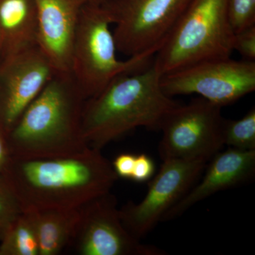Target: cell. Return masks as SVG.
Here are the masks:
<instances>
[{"label":"cell","instance_id":"1","mask_svg":"<svg viewBox=\"0 0 255 255\" xmlns=\"http://www.w3.org/2000/svg\"><path fill=\"white\" fill-rule=\"evenodd\" d=\"M3 175L24 211L80 209L110 192L118 176L102 150L50 159L10 158Z\"/></svg>","mask_w":255,"mask_h":255},{"label":"cell","instance_id":"2","mask_svg":"<svg viewBox=\"0 0 255 255\" xmlns=\"http://www.w3.org/2000/svg\"><path fill=\"white\" fill-rule=\"evenodd\" d=\"M85 100L71 74H55L6 134L11 157L58 158L90 148L82 135Z\"/></svg>","mask_w":255,"mask_h":255},{"label":"cell","instance_id":"3","mask_svg":"<svg viewBox=\"0 0 255 255\" xmlns=\"http://www.w3.org/2000/svg\"><path fill=\"white\" fill-rule=\"evenodd\" d=\"M162 76L152 63L140 71L119 75L85 100L82 130L87 145L102 150L137 128L160 130L167 116L181 105L164 93Z\"/></svg>","mask_w":255,"mask_h":255},{"label":"cell","instance_id":"4","mask_svg":"<svg viewBox=\"0 0 255 255\" xmlns=\"http://www.w3.org/2000/svg\"><path fill=\"white\" fill-rule=\"evenodd\" d=\"M234 37L228 0H192L152 65L164 75L205 60L231 58Z\"/></svg>","mask_w":255,"mask_h":255},{"label":"cell","instance_id":"5","mask_svg":"<svg viewBox=\"0 0 255 255\" xmlns=\"http://www.w3.org/2000/svg\"><path fill=\"white\" fill-rule=\"evenodd\" d=\"M112 24L113 16L105 5L87 2L83 6L74 41L70 74L86 100L100 93L119 75L147 68L152 58L144 54L119 60Z\"/></svg>","mask_w":255,"mask_h":255},{"label":"cell","instance_id":"6","mask_svg":"<svg viewBox=\"0 0 255 255\" xmlns=\"http://www.w3.org/2000/svg\"><path fill=\"white\" fill-rule=\"evenodd\" d=\"M192 0H114L106 5L116 25L118 51L129 57L156 52L177 26Z\"/></svg>","mask_w":255,"mask_h":255},{"label":"cell","instance_id":"7","mask_svg":"<svg viewBox=\"0 0 255 255\" xmlns=\"http://www.w3.org/2000/svg\"><path fill=\"white\" fill-rule=\"evenodd\" d=\"M221 109L201 97L174 109L160 128L162 137L159 152L162 160L201 159L209 162L224 145L225 119Z\"/></svg>","mask_w":255,"mask_h":255},{"label":"cell","instance_id":"8","mask_svg":"<svg viewBox=\"0 0 255 255\" xmlns=\"http://www.w3.org/2000/svg\"><path fill=\"white\" fill-rule=\"evenodd\" d=\"M166 95L197 94L223 107L255 90V61L231 58L205 60L161 78Z\"/></svg>","mask_w":255,"mask_h":255},{"label":"cell","instance_id":"9","mask_svg":"<svg viewBox=\"0 0 255 255\" xmlns=\"http://www.w3.org/2000/svg\"><path fill=\"white\" fill-rule=\"evenodd\" d=\"M207 162L201 159L163 160L144 199L139 204L130 201L119 209L121 219L128 232L138 240L148 234L190 190Z\"/></svg>","mask_w":255,"mask_h":255},{"label":"cell","instance_id":"10","mask_svg":"<svg viewBox=\"0 0 255 255\" xmlns=\"http://www.w3.org/2000/svg\"><path fill=\"white\" fill-rule=\"evenodd\" d=\"M70 246L80 255H167L128 232L121 219L117 198L111 191L80 208V221Z\"/></svg>","mask_w":255,"mask_h":255},{"label":"cell","instance_id":"11","mask_svg":"<svg viewBox=\"0 0 255 255\" xmlns=\"http://www.w3.org/2000/svg\"><path fill=\"white\" fill-rule=\"evenodd\" d=\"M56 73L38 46L3 58L0 65V130L5 135Z\"/></svg>","mask_w":255,"mask_h":255},{"label":"cell","instance_id":"12","mask_svg":"<svg viewBox=\"0 0 255 255\" xmlns=\"http://www.w3.org/2000/svg\"><path fill=\"white\" fill-rule=\"evenodd\" d=\"M37 46L57 73H70L72 53L80 15L87 0H33Z\"/></svg>","mask_w":255,"mask_h":255},{"label":"cell","instance_id":"13","mask_svg":"<svg viewBox=\"0 0 255 255\" xmlns=\"http://www.w3.org/2000/svg\"><path fill=\"white\" fill-rule=\"evenodd\" d=\"M205 174L197 185L191 188L166 213L162 221L177 219L197 203L219 191L236 187L253 179L255 172V150L229 147L210 159Z\"/></svg>","mask_w":255,"mask_h":255},{"label":"cell","instance_id":"14","mask_svg":"<svg viewBox=\"0 0 255 255\" xmlns=\"http://www.w3.org/2000/svg\"><path fill=\"white\" fill-rule=\"evenodd\" d=\"M0 39L3 58L37 46L33 0H0Z\"/></svg>","mask_w":255,"mask_h":255},{"label":"cell","instance_id":"15","mask_svg":"<svg viewBox=\"0 0 255 255\" xmlns=\"http://www.w3.org/2000/svg\"><path fill=\"white\" fill-rule=\"evenodd\" d=\"M28 212L36 228L39 255H58L70 246L80 221V208Z\"/></svg>","mask_w":255,"mask_h":255},{"label":"cell","instance_id":"16","mask_svg":"<svg viewBox=\"0 0 255 255\" xmlns=\"http://www.w3.org/2000/svg\"><path fill=\"white\" fill-rule=\"evenodd\" d=\"M0 255H39L31 214L24 211L0 239Z\"/></svg>","mask_w":255,"mask_h":255},{"label":"cell","instance_id":"17","mask_svg":"<svg viewBox=\"0 0 255 255\" xmlns=\"http://www.w3.org/2000/svg\"><path fill=\"white\" fill-rule=\"evenodd\" d=\"M223 143L231 148L255 150V109H252L241 119H225Z\"/></svg>","mask_w":255,"mask_h":255},{"label":"cell","instance_id":"18","mask_svg":"<svg viewBox=\"0 0 255 255\" xmlns=\"http://www.w3.org/2000/svg\"><path fill=\"white\" fill-rule=\"evenodd\" d=\"M23 213L17 196L4 175L0 174V239Z\"/></svg>","mask_w":255,"mask_h":255},{"label":"cell","instance_id":"19","mask_svg":"<svg viewBox=\"0 0 255 255\" xmlns=\"http://www.w3.org/2000/svg\"><path fill=\"white\" fill-rule=\"evenodd\" d=\"M228 11L235 33L255 25V0H228Z\"/></svg>","mask_w":255,"mask_h":255},{"label":"cell","instance_id":"20","mask_svg":"<svg viewBox=\"0 0 255 255\" xmlns=\"http://www.w3.org/2000/svg\"><path fill=\"white\" fill-rule=\"evenodd\" d=\"M233 49L243 60L255 61V25L235 33Z\"/></svg>","mask_w":255,"mask_h":255},{"label":"cell","instance_id":"21","mask_svg":"<svg viewBox=\"0 0 255 255\" xmlns=\"http://www.w3.org/2000/svg\"><path fill=\"white\" fill-rule=\"evenodd\" d=\"M155 173L153 160L145 154L135 155L131 178L134 182H144L149 180Z\"/></svg>","mask_w":255,"mask_h":255},{"label":"cell","instance_id":"22","mask_svg":"<svg viewBox=\"0 0 255 255\" xmlns=\"http://www.w3.org/2000/svg\"><path fill=\"white\" fill-rule=\"evenodd\" d=\"M135 159V155L130 153H122L116 157L112 163V167L119 178L130 179Z\"/></svg>","mask_w":255,"mask_h":255},{"label":"cell","instance_id":"23","mask_svg":"<svg viewBox=\"0 0 255 255\" xmlns=\"http://www.w3.org/2000/svg\"><path fill=\"white\" fill-rule=\"evenodd\" d=\"M11 158L6 135L0 130V174H2Z\"/></svg>","mask_w":255,"mask_h":255},{"label":"cell","instance_id":"24","mask_svg":"<svg viewBox=\"0 0 255 255\" xmlns=\"http://www.w3.org/2000/svg\"><path fill=\"white\" fill-rule=\"evenodd\" d=\"M114 0H87L88 2L94 3V4L105 5L112 2Z\"/></svg>","mask_w":255,"mask_h":255},{"label":"cell","instance_id":"25","mask_svg":"<svg viewBox=\"0 0 255 255\" xmlns=\"http://www.w3.org/2000/svg\"><path fill=\"white\" fill-rule=\"evenodd\" d=\"M1 53H2V46H1V39H0V54L1 55Z\"/></svg>","mask_w":255,"mask_h":255}]
</instances>
